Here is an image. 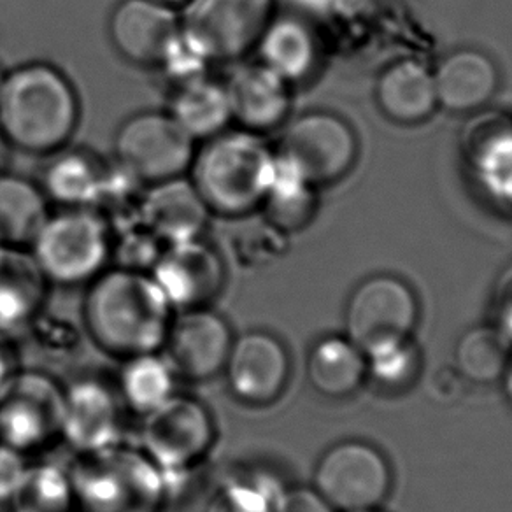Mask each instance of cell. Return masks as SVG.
<instances>
[{"instance_id": "cell-25", "label": "cell", "mask_w": 512, "mask_h": 512, "mask_svg": "<svg viewBox=\"0 0 512 512\" xmlns=\"http://www.w3.org/2000/svg\"><path fill=\"white\" fill-rule=\"evenodd\" d=\"M48 218L44 195L18 176L0 174V246L32 244Z\"/></svg>"}, {"instance_id": "cell-22", "label": "cell", "mask_w": 512, "mask_h": 512, "mask_svg": "<svg viewBox=\"0 0 512 512\" xmlns=\"http://www.w3.org/2000/svg\"><path fill=\"white\" fill-rule=\"evenodd\" d=\"M377 102L392 120L414 125L434 113L437 102L434 76L414 60H404L383 72Z\"/></svg>"}, {"instance_id": "cell-46", "label": "cell", "mask_w": 512, "mask_h": 512, "mask_svg": "<svg viewBox=\"0 0 512 512\" xmlns=\"http://www.w3.org/2000/svg\"><path fill=\"white\" fill-rule=\"evenodd\" d=\"M0 248H2V246H0Z\"/></svg>"}, {"instance_id": "cell-37", "label": "cell", "mask_w": 512, "mask_h": 512, "mask_svg": "<svg viewBox=\"0 0 512 512\" xmlns=\"http://www.w3.org/2000/svg\"><path fill=\"white\" fill-rule=\"evenodd\" d=\"M29 463L18 449L0 444V504H9L27 474Z\"/></svg>"}, {"instance_id": "cell-17", "label": "cell", "mask_w": 512, "mask_h": 512, "mask_svg": "<svg viewBox=\"0 0 512 512\" xmlns=\"http://www.w3.org/2000/svg\"><path fill=\"white\" fill-rule=\"evenodd\" d=\"M64 439L79 455L120 442V409L113 393L95 379H81L64 390Z\"/></svg>"}, {"instance_id": "cell-43", "label": "cell", "mask_w": 512, "mask_h": 512, "mask_svg": "<svg viewBox=\"0 0 512 512\" xmlns=\"http://www.w3.org/2000/svg\"><path fill=\"white\" fill-rule=\"evenodd\" d=\"M2 83H4V74L0 71V90H2Z\"/></svg>"}, {"instance_id": "cell-34", "label": "cell", "mask_w": 512, "mask_h": 512, "mask_svg": "<svg viewBox=\"0 0 512 512\" xmlns=\"http://www.w3.org/2000/svg\"><path fill=\"white\" fill-rule=\"evenodd\" d=\"M367 376L384 390H402L418 372V353L407 341L374 349L365 355Z\"/></svg>"}, {"instance_id": "cell-19", "label": "cell", "mask_w": 512, "mask_h": 512, "mask_svg": "<svg viewBox=\"0 0 512 512\" xmlns=\"http://www.w3.org/2000/svg\"><path fill=\"white\" fill-rule=\"evenodd\" d=\"M228 106L242 130L264 132L278 127L290 111L288 81L265 64L246 65L228 79Z\"/></svg>"}, {"instance_id": "cell-40", "label": "cell", "mask_w": 512, "mask_h": 512, "mask_svg": "<svg viewBox=\"0 0 512 512\" xmlns=\"http://www.w3.org/2000/svg\"><path fill=\"white\" fill-rule=\"evenodd\" d=\"M504 386H505V395H507V402H509V406L512 407V349H511V358H509V363H507V369L504 372Z\"/></svg>"}, {"instance_id": "cell-45", "label": "cell", "mask_w": 512, "mask_h": 512, "mask_svg": "<svg viewBox=\"0 0 512 512\" xmlns=\"http://www.w3.org/2000/svg\"><path fill=\"white\" fill-rule=\"evenodd\" d=\"M160 2H172V0H160Z\"/></svg>"}, {"instance_id": "cell-1", "label": "cell", "mask_w": 512, "mask_h": 512, "mask_svg": "<svg viewBox=\"0 0 512 512\" xmlns=\"http://www.w3.org/2000/svg\"><path fill=\"white\" fill-rule=\"evenodd\" d=\"M83 316L100 349L130 358L164 348L172 307L150 274L118 267L93 279Z\"/></svg>"}, {"instance_id": "cell-7", "label": "cell", "mask_w": 512, "mask_h": 512, "mask_svg": "<svg viewBox=\"0 0 512 512\" xmlns=\"http://www.w3.org/2000/svg\"><path fill=\"white\" fill-rule=\"evenodd\" d=\"M64 390L39 370L9 374L0 386V444L22 451L46 448L62 434Z\"/></svg>"}, {"instance_id": "cell-14", "label": "cell", "mask_w": 512, "mask_h": 512, "mask_svg": "<svg viewBox=\"0 0 512 512\" xmlns=\"http://www.w3.org/2000/svg\"><path fill=\"white\" fill-rule=\"evenodd\" d=\"M223 372L235 399L248 406H269L285 392L290 358L278 337L248 332L234 339Z\"/></svg>"}, {"instance_id": "cell-44", "label": "cell", "mask_w": 512, "mask_h": 512, "mask_svg": "<svg viewBox=\"0 0 512 512\" xmlns=\"http://www.w3.org/2000/svg\"><path fill=\"white\" fill-rule=\"evenodd\" d=\"M356 512H379V511H376V509H369V511H356Z\"/></svg>"}, {"instance_id": "cell-16", "label": "cell", "mask_w": 512, "mask_h": 512, "mask_svg": "<svg viewBox=\"0 0 512 512\" xmlns=\"http://www.w3.org/2000/svg\"><path fill=\"white\" fill-rule=\"evenodd\" d=\"M109 34L123 57L160 65L181 34V22L160 0H123L111 16Z\"/></svg>"}, {"instance_id": "cell-29", "label": "cell", "mask_w": 512, "mask_h": 512, "mask_svg": "<svg viewBox=\"0 0 512 512\" xmlns=\"http://www.w3.org/2000/svg\"><path fill=\"white\" fill-rule=\"evenodd\" d=\"M104 171L85 153H65L48 167L44 188L51 199L69 209L93 207Z\"/></svg>"}, {"instance_id": "cell-21", "label": "cell", "mask_w": 512, "mask_h": 512, "mask_svg": "<svg viewBox=\"0 0 512 512\" xmlns=\"http://www.w3.org/2000/svg\"><path fill=\"white\" fill-rule=\"evenodd\" d=\"M435 93L442 106L463 113L484 106L497 90L498 74L490 58L479 51L449 55L435 72Z\"/></svg>"}, {"instance_id": "cell-2", "label": "cell", "mask_w": 512, "mask_h": 512, "mask_svg": "<svg viewBox=\"0 0 512 512\" xmlns=\"http://www.w3.org/2000/svg\"><path fill=\"white\" fill-rule=\"evenodd\" d=\"M71 83L46 64L23 65L4 76L0 128L11 143L30 153L62 148L78 123Z\"/></svg>"}, {"instance_id": "cell-15", "label": "cell", "mask_w": 512, "mask_h": 512, "mask_svg": "<svg viewBox=\"0 0 512 512\" xmlns=\"http://www.w3.org/2000/svg\"><path fill=\"white\" fill-rule=\"evenodd\" d=\"M172 309L207 307L225 283V267L220 255L199 239L169 244L151 269Z\"/></svg>"}, {"instance_id": "cell-18", "label": "cell", "mask_w": 512, "mask_h": 512, "mask_svg": "<svg viewBox=\"0 0 512 512\" xmlns=\"http://www.w3.org/2000/svg\"><path fill=\"white\" fill-rule=\"evenodd\" d=\"M209 207L192 181L179 178L153 183L139 204V220L167 244L193 241L209 220Z\"/></svg>"}, {"instance_id": "cell-26", "label": "cell", "mask_w": 512, "mask_h": 512, "mask_svg": "<svg viewBox=\"0 0 512 512\" xmlns=\"http://www.w3.org/2000/svg\"><path fill=\"white\" fill-rule=\"evenodd\" d=\"M176 377L169 360L158 351L130 356L121 367V397L132 411L151 413L176 393Z\"/></svg>"}, {"instance_id": "cell-23", "label": "cell", "mask_w": 512, "mask_h": 512, "mask_svg": "<svg viewBox=\"0 0 512 512\" xmlns=\"http://www.w3.org/2000/svg\"><path fill=\"white\" fill-rule=\"evenodd\" d=\"M307 377L314 390L328 399H344L362 386L367 363L362 349L348 337H325L307 358Z\"/></svg>"}, {"instance_id": "cell-32", "label": "cell", "mask_w": 512, "mask_h": 512, "mask_svg": "<svg viewBox=\"0 0 512 512\" xmlns=\"http://www.w3.org/2000/svg\"><path fill=\"white\" fill-rule=\"evenodd\" d=\"M470 158L493 192L512 199V127L500 121L479 123Z\"/></svg>"}, {"instance_id": "cell-27", "label": "cell", "mask_w": 512, "mask_h": 512, "mask_svg": "<svg viewBox=\"0 0 512 512\" xmlns=\"http://www.w3.org/2000/svg\"><path fill=\"white\" fill-rule=\"evenodd\" d=\"M511 349V339L495 325L472 328L456 342V369L472 383H495L504 377Z\"/></svg>"}, {"instance_id": "cell-4", "label": "cell", "mask_w": 512, "mask_h": 512, "mask_svg": "<svg viewBox=\"0 0 512 512\" xmlns=\"http://www.w3.org/2000/svg\"><path fill=\"white\" fill-rule=\"evenodd\" d=\"M71 474L81 512H162L171 491L143 449L111 448L79 455Z\"/></svg>"}, {"instance_id": "cell-42", "label": "cell", "mask_w": 512, "mask_h": 512, "mask_svg": "<svg viewBox=\"0 0 512 512\" xmlns=\"http://www.w3.org/2000/svg\"><path fill=\"white\" fill-rule=\"evenodd\" d=\"M4 157H6V153H4V146H2V141H0V167L4 164Z\"/></svg>"}, {"instance_id": "cell-35", "label": "cell", "mask_w": 512, "mask_h": 512, "mask_svg": "<svg viewBox=\"0 0 512 512\" xmlns=\"http://www.w3.org/2000/svg\"><path fill=\"white\" fill-rule=\"evenodd\" d=\"M160 239L144 227L141 220L137 225L123 227V235L116 246V260L121 269L144 272L153 269L160 256Z\"/></svg>"}, {"instance_id": "cell-10", "label": "cell", "mask_w": 512, "mask_h": 512, "mask_svg": "<svg viewBox=\"0 0 512 512\" xmlns=\"http://www.w3.org/2000/svg\"><path fill=\"white\" fill-rule=\"evenodd\" d=\"M193 143L171 114L143 113L121 125L114 146L118 162L139 181L160 183L188 171Z\"/></svg>"}, {"instance_id": "cell-6", "label": "cell", "mask_w": 512, "mask_h": 512, "mask_svg": "<svg viewBox=\"0 0 512 512\" xmlns=\"http://www.w3.org/2000/svg\"><path fill=\"white\" fill-rule=\"evenodd\" d=\"M32 248L48 281L79 285L99 276L111 255V237L100 216L86 209H69L46 218Z\"/></svg>"}, {"instance_id": "cell-11", "label": "cell", "mask_w": 512, "mask_h": 512, "mask_svg": "<svg viewBox=\"0 0 512 512\" xmlns=\"http://www.w3.org/2000/svg\"><path fill=\"white\" fill-rule=\"evenodd\" d=\"M418 321L413 290L397 278L377 276L356 288L346 311L348 339L367 355L407 341Z\"/></svg>"}, {"instance_id": "cell-31", "label": "cell", "mask_w": 512, "mask_h": 512, "mask_svg": "<svg viewBox=\"0 0 512 512\" xmlns=\"http://www.w3.org/2000/svg\"><path fill=\"white\" fill-rule=\"evenodd\" d=\"M264 204L269 220L276 227L290 230L302 227L313 213L311 185L300 178L285 158L274 157V171Z\"/></svg>"}, {"instance_id": "cell-13", "label": "cell", "mask_w": 512, "mask_h": 512, "mask_svg": "<svg viewBox=\"0 0 512 512\" xmlns=\"http://www.w3.org/2000/svg\"><path fill=\"white\" fill-rule=\"evenodd\" d=\"M232 344L227 320L207 307H195L172 316L162 349L179 377L207 381L223 372Z\"/></svg>"}, {"instance_id": "cell-36", "label": "cell", "mask_w": 512, "mask_h": 512, "mask_svg": "<svg viewBox=\"0 0 512 512\" xmlns=\"http://www.w3.org/2000/svg\"><path fill=\"white\" fill-rule=\"evenodd\" d=\"M29 330L34 332L39 348L48 349V353H71L78 348V330L67 321L41 320V314L37 316Z\"/></svg>"}, {"instance_id": "cell-28", "label": "cell", "mask_w": 512, "mask_h": 512, "mask_svg": "<svg viewBox=\"0 0 512 512\" xmlns=\"http://www.w3.org/2000/svg\"><path fill=\"white\" fill-rule=\"evenodd\" d=\"M258 44L264 64L286 81L304 78L313 67V37L295 20L285 18L269 23Z\"/></svg>"}, {"instance_id": "cell-3", "label": "cell", "mask_w": 512, "mask_h": 512, "mask_svg": "<svg viewBox=\"0 0 512 512\" xmlns=\"http://www.w3.org/2000/svg\"><path fill=\"white\" fill-rule=\"evenodd\" d=\"M192 165V183L209 211L237 218L264 202L274 157L255 132L237 130L211 137Z\"/></svg>"}, {"instance_id": "cell-12", "label": "cell", "mask_w": 512, "mask_h": 512, "mask_svg": "<svg viewBox=\"0 0 512 512\" xmlns=\"http://www.w3.org/2000/svg\"><path fill=\"white\" fill-rule=\"evenodd\" d=\"M279 157L285 158L309 185H327L353 167L355 136L332 114H306L288 128Z\"/></svg>"}, {"instance_id": "cell-5", "label": "cell", "mask_w": 512, "mask_h": 512, "mask_svg": "<svg viewBox=\"0 0 512 512\" xmlns=\"http://www.w3.org/2000/svg\"><path fill=\"white\" fill-rule=\"evenodd\" d=\"M216 439L213 416L200 400L174 393L151 413L144 414L141 444L144 455L164 474L169 491L181 477L206 460Z\"/></svg>"}, {"instance_id": "cell-30", "label": "cell", "mask_w": 512, "mask_h": 512, "mask_svg": "<svg viewBox=\"0 0 512 512\" xmlns=\"http://www.w3.org/2000/svg\"><path fill=\"white\" fill-rule=\"evenodd\" d=\"M9 504L13 512H72L76 502L69 470L53 463L29 465Z\"/></svg>"}, {"instance_id": "cell-20", "label": "cell", "mask_w": 512, "mask_h": 512, "mask_svg": "<svg viewBox=\"0 0 512 512\" xmlns=\"http://www.w3.org/2000/svg\"><path fill=\"white\" fill-rule=\"evenodd\" d=\"M46 281L34 256L18 248H0V337L29 330L41 313Z\"/></svg>"}, {"instance_id": "cell-41", "label": "cell", "mask_w": 512, "mask_h": 512, "mask_svg": "<svg viewBox=\"0 0 512 512\" xmlns=\"http://www.w3.org/2000/svg\"><path fill=\"white\" fill-rule=\"evenodd\" d=\"M9 374H11V369H9L8 355L0 346V386L8 379Z\"/></svg>"}, {"instance_id": "cell-39", "label": "cell", "mask_w": 512, "mask_h": 512, "mask_svg": "<svg viewBox=\"0 0 512 512\" xmlns=\"http://www.w3.org/2000/svg\"><path fill=\"white\" fill-rule=\"evenodd\" d=\"M493 314L495 327L502 330L512 341V267L498 279L493 295Z\"/></svg>"}, {"instance_id": "cell-38", "label": "cell", "mask_w": 512, "mask_h": 512, "mask_svg": "<svg viewBox=\"0 0 512 512\" xmlns=\"http://www.w3.org/2000/svg\"><path fill=\"white\" fill-rule=\"evenodd\" d=\"M274 512H335L316 490L295 488L281 491Z\"/></svg>"}, {"instance_id": "cell-9", "label": "cell", "mask_w": 512, "mask_h": 512, "mask_svg": "<svg viewBox=\"0 0 512 512\" xmlns=\"http://www.w3.org/2000/svg\"><path fill=\"white\" fill-rule=\"evenodd\" d=\"M392 488L390 465L376 448L358 441L341 442L321 456L314 470V490L334 511L376 509Z\"/></svg>"}, {"instance_id": "cell-33", "label": "cell", "mask_w": 512, "mask_h": 512, "mask_svg": "<svg viewBox=\"0 0 512 512\" xmlns=\"http://www.w3.org/2000/svg\"><path fill=\"white\" fill-rule=\"evenodd\" d=\"M279 493L267 477H230L214 493L207 512H274Z\"/></svg>"}, {"instance_id": "cell-8", "label": "cell", "mask_w": 512, "mask_h": 512, "mask_svg": "<svg viewBox=\"0 0 512 512\" xmlns=\"http://www.w3.org/2000/svg\"><path fill=\"white\" fill-rule=\"evenodd\" d=\"M274 0H192L181 32L200 55L235 60L248 53L272 22Z\"/></svg>"}, {"instance_id": "cell-24", "label": "cell", "mask_w": 512, "mask_h": 512, "mask_svg": "<svg viewBox=\"0 0 512 512\" xmlns=\"http://www.w3.org/2000/svg\"><path fill=\"white\" fill-rule=\"evenodd\" d=\"M171 116L192 139L218 136L232 120L225 85L204 76L181 83L172 100Z\"/></svg>"}]
</instances>
